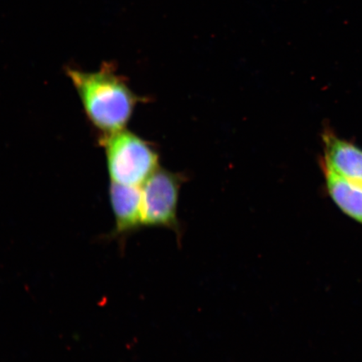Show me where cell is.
I'll use <instances>...</instances> for the list:
<instances>
[{
    "label": "cell",
    "instance_id": "cell-1",
    "mask_svg": "<svg viewBox=\"0 0 362 362\" xmlns=\"http://www.w3.org/2000/svg\"><path fill=\"white\" fill-rule=\"evenodd\" d=\"M66 74L99 137L126 129L142 98L133 92L115 66L104 63L94 71L68 68Z\"/></svg>",
    "mask_w": 362,
    "mask_h": 362
},
{
    "label": "cell",
    "instance_id": "cell-2",
    "mask_svg": "<svg viewBox=\"0 0 362 362\" xmlns=\"http://www.w3.org/2000/svg\"><path fill=\"white\" fill-rule=\"evenodd\" d=\"M111 182L141 187L158 169V156L151 144L126 129L101 136Z\"/></svg>",
    "mask_w": 362,
    "mask_h": 362
},
{
    "label": "cell",
    "instance_id": "cell-3",
    "mask_svg": "<svg viewBox=\"0 0 362 362\" xmlns=\"http://www.w3.org/2000/svg\"><path fill=\"white\" fill-rule=\"evenodd\" d=\"M181 176L158 168L141 185L142 225L179 229Z\"/></svg>",
    "mask_w": 362,
    "mask_h": 362
},
{
    "label": "cell",
    "instance_id": "cell-4",
    "mask_svg": "<svg viewBox=\"0 0 362 362\" xmlns=\"http://www.w3.org/2000/svg\"><path fill=\"white\" fill-rule=\"evenodd\" d=\"M110 198L115 219L112 235L122 236L142 226L141 187L111 182Z\"/></svg>",
    "mask_w": 362,
    "mask_h": 362
},
{
    "label": "cell",
    "instance_id": "cell-5",
    "mask_svg": "<svg viewBox=\"0 0 362 362\" xmlns=\"http://www.w3.org/2000/svg\"><path fill=\"white\" fill-rule=\"evenodd\" d=\"M325 168L362 188V151L332 134L325 135Z\"/></svg>",
    "mask_w": 362,
    "mask_h": 362
},
{
    "label": "cell",
    "instance_id": "cell-6",
    "mask_svg": "<svg viewBox=\"0 0 362 362\" xmlns=\"http://www.w3.org/2000/svg\"><path fill=\"white\" fill-rule=\"evenodd\" d=\"M329 196L344 214L362 224V188L325 168Z\"/></svg>",
    "mask_w": 362,
    "mask_h": 362
}]
</instances>
